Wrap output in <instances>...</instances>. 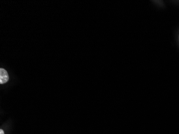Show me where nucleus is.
<instances>
[{
  "instance_id": "2",
  "label": "nucleus",
  "mask_w": 179,
  "mask_h": 134,
  "mask_svg": "<svg viewBox=\"0 0 179 134\" xmlns=\"http://www.w3.org/2000/svg\"><path fill=\"white\" fill-rule=\"evenodd\" d=\"M0 134H4V132H3V130L2 129H1V130H0Z\"/></svg>"
},
{
  "instance_id": "1",
  "label": "nucleus",
  "mask_w": 179,
  "mask_h": 134,
  "mask_svg": "<svg viewBox=\"0 0 179 134\" xmlns=\"http://www.w3.org/2000/svg\"><path fill=\"white\" fill-rule=\"evenodd\" d=\"M9 80V75L4 69H0V84L7 83Z\"/></svg>"
}]
</instances>
